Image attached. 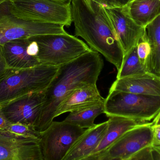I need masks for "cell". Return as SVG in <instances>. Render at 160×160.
Instances as JSON below:
<instances>
[{"label":"cell","mask_w":160,"mask_h":160,"mask_svg":"<svg viewBox=\"0 0 160 160\" xmlns=\"http://www.w3.org/2000/svg\"><path fill=\"white\" fill-rule=\"evenodd\" d=\"M143 38L151 47V53L147 62V71L160 76V15L145 27Z\"/></svg>","instance_id":"d6986e66"},{"label":"cell","mask_w":160,"mask_h":160,"mask_svg":"<svg viewBox=\"0 0 160 160\" xmlns=\"http://www.w3.org/2000/svg\"><path fill=\"white\" fill-rule=\"evenodd\" d=\"M104 113L149 122L160 112V97L109 90Z\"/></svg>","instance_id":"277c9868"},{"label":"cell","mask_w":160,"mask_h":160,"mask_svg":"<svg viewBox=\"0 0 160 160\" xmlns=\"http://www.w3.org/2000/svg\"><path fill=\"white\" fill-rule=\"evenodd\" d=\"M58 68L43 64L27 69L7 68L0 74V107L28 95L43 92Z\"/></svg>","instance_id":"3957f363"},{"label":"cell","mask_w":160,"mask_h":160,"mask_svg":"<svg viewBox=\"0 0 160 160\" xmlns=\"http://www.w3.org/2000/svg\"><path fill=\"white\" fill-rule=\"evenodd\" d=\"M10 13L25 20L70 26L73 22L71 4L57 0H8Z\"/></svg>","instance_id":"8992f818"},{"label":"cell","mask_w":160,"mask_h":160,"mask_svg":"<svg viewBox=\"0 0 160 160\" xmlns=\"http://www.w3.org/2000/svg\"><path fill=\"white\" fill-rule=\"evenodd\" d=\"M153 125L154 126H157V125H160V117L158 118H155L153 121Z\"/></svg>","instance_id":"1f68e13d"},{"label":"cell","mask_w":160,"mask_h":160,"mask_svg":"<svg viewBox=\"0 0 160 160\" xmlns=\"http://www.w3.org/2000/svg\"><path fill=\"white\" fill-rule=\"evenodd\" d=\"M5 131L16 136L40 139V132L36 130L33 127L24 124H11Z\"/></svg>","instance_id":"7402d4cb"},{"label":"cell","mask_w":160,"mask_h":160,"mask_svg":"<svg viewBox=\"0 0 160 160\" xmlns=\"http://www.w3.org/2000/svg\"><path fill=\"white\" fill-rule=\"evenodd\" d=\"M109 90L160 97V76L147 72L132 77L116 79Z\"/></svg>","instance_id":"4fadbf2b"},{"label":"cell","mask_w":160,"mask_h":160,"mask_svg":"<svg viewBox=\"0 0 160 160\" xmlns=\"http://www.w3.org/2000/svg\"><path fill=\"white\" fill-rule=\"evenodd\" d=\"M87 129L64 121H53L40 132V144L44 160H62Z\"/></svg>","instance_id":"ba28073f"},{"label":"cell","mask_w":160,"mask_h":160,"mask_svg":"<svg viewBox=\"0 0 160 160\" xmlns=\"http://www.w3.org/2000/svg\"><path fill=\"white\" fill-rule=\"evenodd\" d=\"M6 68L5 62L3 56L2 46L0 45V74H2Z\"/></svg>","instance_id":"83f0119b"},{"label":"cell","mask_w":160,"mask_h":160,"mask_svg":"<svg viewBox=\"0 0 160 160\" xmlns=\"http://www.w3.org/2000/svg\"><path fill=\"white\" fill-rule=\"evenodd\" d=\"M100 54L91 50L59 67L57 74L43 91L44 101L36 130L47 129L55 118L60 104L80 88L96 85L103 67Z\"/></svg>","instance_id":"6da1fadb"},{"label":"cell","mask_w":160,"mask_h":160,"mask_svg":"<svg viewBox=\"0 0 160 160\" xmlns=\"http://www.w3.org/2000/svg\"><path fill=\"white\" fill-rule=\"evenodd\" d=\"M125 160H154L152 154V146L147 147L141 149Z\"/></svg>","instance_id":"cb8c5ba5"},{"label":"cell","mask_w":160,"mask_h":160,"mask_svg":"<svg viewBox=\"0 0 160 160\" xmlns=\"http://www.w3.org/2000/svg\"><path fill=\"white\" fill-rule=\"evenodd\" d=\"M29 38L37 44V58L41 64L59 67L92 50L83 41L68 33L43 35Z\"/></svg>","instance_id":"5b68a950"},{"label":"cell","mask_w":160,"mask_h":160,"mask_svg":"<svg viewBox=\"0 0 160 160\" xmlns=\"http://www.w3.org/2000/svg\"><path fill=\"white\" fill-rule=\"evenodd\" d=\"M106 8L119 7L114 0H92Z\"/></svg>","instance_id":"4316f807"},{"label":"cell","mask_w":160,"mask_h":160,"mask_svg":"<svg viewBox=\"0 0 160 160\" xmlns=\"http://www.w3.org/2000/svg\"><path fill=\"white\" fill-rule=\"evenodd\" d=\"M108 118V128L106 133L97 148L91 154L104 151L125 132L150 122H143L123 117L111 116Z\"/></svg>","instance_id":"e0dca14e"},{"label":"cell","mask_w":160,"mask_h":160,"mask_svg":"<svg viewBox=\"0 0 160 160\" xmlns=\"http://www.w3.org/2000/svg\"><path fill=\"white\" fill-rule=\"evenodd\" d=\"M0 160H44L40 139L16 136L0 130Z\"/></svg>","instance_id":"30bf717a"},{"label":"cell","mask_w":160,"mask_h":160,"mask_svg":"<svg viewBox=\"0 0 160 160\" xmlns=\"http://www.w3.org/2000/svg\"><path fill=\"white\" fill-rule=\"evenodd\" d=\"M7 1V0H0V5L2 4L4 2L6 1Z\"/></svg>","instance_id":"836d02e7"},{"label":"cell","mask_w":160,"mask_h":160,"mask_svg":"<svg viewBox=\"0 0 160 160\" xmlns=\"http://www.w3.org/2000/svg\"><path fill=\"white\" fill-rule=\"evenodd\" d=\"M64 26L57 23L17 18L9 11L8 0L0 5V45L15 39L43 35L66 33Z\"/></svg>","instance_id":"52a82bcc"},{"label":"cell","mask_w":160,"mask_h":160,"mask_svg":"<svg viewBox=\"0 0 160 160\" xmlns=\"http://www.w3.org/2000/svg\"><path fill=\"white\" fill-rule=\"evenodd\" d=\"M159 117H160V112H159V113L158 114V116H157L156 117V118H158Z\"/></svg>","instance_id":"e575fe53"},{"label":"cell","mask_w":160,"mask_h":160,"mask_svg":"<svg viewBox=\"0 0 160 160\" xmlns=\"http://www.w3.org/2000/svg\"><path fill=\"white\" fill-rule=\"evenodd\" d=\"M71 8L76 36L82 38L118 71L124 52L104 7L92 0H73Z\"/></svg>","instance_id":"7a4b0ae2"},{"label":"cell","mask_w":160,"mask_h":160,"mask_svg":"<svg viewBox=\"0 0 160 160\" xmlns=\"http://www.w3.org/2000/svg\"><path fill=\"white\" fill-rule=\"evenodd\" d=\"M159 1H160V0H159Z\"/></svg>","instance_id":"d590c367"},{"label":"cell","mask_w":160,"mask_h":160,"mask_svg":"<svg viewBox=\"0 0 160 160\" xmlns=\"http://www.w3.org/2000/svg\"><path fill=\"white\" fill-rule=\"evenodd\" d=\"M125 8L130 17L144 28L160 15L159 0H132Z\"/></svg>","instance_id":"ac0fdd59"},{"label":"cell","mask_w":160,"mask_h":160,"mask_svg":"<svg viewBox=\"0 0 160 160\" xmlns=\"http://www.w3.org/2000/svg\"><path fill=\"white\" fill-rule=\"evenodd\" d=\"M97 85L78 89L65 100L57 109L55 117L65 113L71 112L104 103Z\"/></svg>","instance_id":"2e32d148"},{"label":"cell","mask_w":160,"mask_h":160,"mask_svg":"<svg viewBox=\"0 0 160 160\" xmlns=\"http://www.w3.org/2000/svg\"><path fill=\"white\" fill-rule=\"evenodd\" d=\"M104 103H102L71 112L63 121L87 129L96 126L94 123L95 119L98 116L104 113Z\"/></svg>","instance_id":"ffe728a7"},{"label":"cell","mask_w":160,"mask_h":160,"mask_svg":"<svg viewBox=\"0 0 160 160\" xmlns=\"http://www.w3.org/2000/svg\"><path fill=\"white\" fill-rule=\"evenodd\" d=\"M80 160H99L98 155L97 154H91L86 158H83ZM111 160H120L118 159H113Z\"/></svg>","instance_id":"4dcf8cb0"},{"label":"cell","mask_w":160,"mask_h":160,"mask_svg":"<svg viewBox=\"0 0 160 160\" xmlns=\"http://www.w3.org/2000/svg\"><path fill=\"white\" fill-rule=\"evenodd\" d=\"M147 72L141 63L137 52V46L132 48L124 55L120 69L118 70L117 79L144 74Z\"/></svg>","instance_id":"44dd1931"},{"label":"cell","mask_w":160,"mask_h":160,"mask_svg":"<svg viewBox=\"0 0 160 160\" xmlns=\"http://www.w3.org/2000/svg\"><path fill=\"white\" fill-rule=\"evenodd\" d=\"M119 7L126 6L132 0H114Z\"/></svg>","instance_id":"f546056e"},{"label":"cell","mask_w":160,"mask_h":160,"mask_svg":"<svg viewBox=\"0 0 160 160\" xmlns=\"http://www.w3.org/2000/svg\"><path fill=\"white\" fill-rule=\"evenodd\" d=\"M137 52L140 62L146 69V64L151 53L150 44L144 38L139 42L137 46Z\"/></svg>","instance_id":"603a6c76"},{"label":"cell","mask_w":160,"mask_h":160,"mask_svg":"<svg viewBox=\"0 0 160 160\" xmlns=\"http://www.w3.org/2000/svg\"><path fill=\"white\" fill-rule=\"evenodd\" d=\"M153 122L139 126L125 132L104 151L95 153L99 160H125L141 149L152 146Z\"/></svg>","instance_id":"9c48e42d"},{"label":"cell","mask_w":160,"mask_h":160,"mask_svg":"<svg viewBox=\"0 0 160 160\" xmlns=\"http://www.w3.org/2000/svg\"><path fill=\"white\" fill-rule=\"evenodd\" d=\"M153 140L152 147L160 149V125H152Z\"/></svg>","instance_id":"d4e9b609"},{"label":"cell","mask_w":160,"mask_h":160,"mask_svg":"<svg viewBox=\"0 0 160 160\" xmlns=\"http://www.w3.org/2000/svg\"><path fill=\"white\" fill-rule=\"evenodd\" d=\"M30 43L29 38H23L11 40L1 45L7 68L27 69L41 65L36 57L28 53L27 48Z\"/></svg>","instance_id":"5bb4252c"},{"label":"cell","mask_w":160,"mask_h":160,"mask_svg":"<svg viewBox=\"0 0 160 160\" xmlns=\"http://www.w3.org/2000/svg\"><path fill=\"white\" fill-rule=\"evenodd\" d=\"M152 151L154 160H160V149L152 147Z\"/></svg>","instance_id":"f1b7e54d"},{"label":"cell","mask_w":160,"mask_h":160,"mask_svg":"<svg viewBox=\"0 0 160 160\" xmlns=\"http://www.w3.org/2000/svg\"><path fill=\"white\" fill-rule=\"evenodd\" d=\"M108 125L107 121L87 129L62 160H80L91 155L105 135Z\"/></svg>","instance_id":"9a60e30c"},{"label":"cell","mask_w":160,"mask_h":160,"mask_svg":"<svg viewBox=\"0 0 160 160\" xmlns=\"http://www.w3.org/2000/svg\"><path fill=\"white\" fill-rule=\"evenodd\" d=\"M105 8V7H104ZM105 10L112 22L124 55L137 46L143 38L144 27L137 24L123 7L106 8Z\"/></svg>","instance_id":"8fae6325"},{"label":"cell","mask_w":160,"mask_h":160,"mask_svg":"<svg viewBox=\"0 0 160 160\" xmlns=\"http://www.w3.org/2000/svg\"><path fill=\"white\" fill-rule=\"evenodd\" d=\"M57 1H60L67 4L71 5L73 0H57Z\"/></svg>","instance_id":"d6a6232c"},{"label":"cell","mask_w":160,"mask_h":160,"mask_svg":"<svg viewBox=\"0 0 160 160\" xmlns=\"http://www.w3.org/2000/svg\"><path fill=\"white\" fill-rule=\"evenodd\" d=\"M44 101V93L37 92L23 97L1 107L12 124L20 123L35 129Z\"/></svg>","instance_id":"7c38bea8"},{"label":"cell","mask_w":160,"mask_h":160,"mask_svg":"<svg viewBox=\"0 0 160 160\" xmlns=\"http://www.w3.org/2000/svg\"><path fill=\"white\" fill-rule=\"evenodd\" d=\"M11 124L5 115L2 108L0 107V130L5 131Z\"/></svg>","instance_id":"484cf974"}]
</instances>
